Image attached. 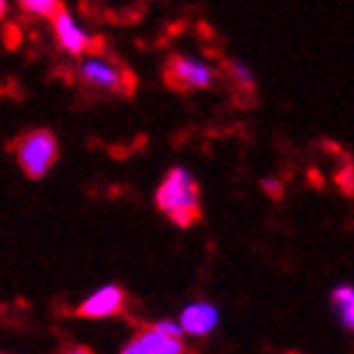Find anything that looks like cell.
Wrapping results in <instances>:
<instances>
[{"instance_id":"1","label":"cell","mask_w":354,"mask_h":354,"mask_svg":"<svg viewBox=\"0 0 354 354\" xmlns=\"http://www.w3.org/2000/svg\"><path fill=\"white\" fill-rule=\"evenodd\" d=\"M157 208L169 216L177 226H190L201 218V187L195 177L183 167L169 169L167 177L157 187Z\"/></svg>"},{"instance_id":"2","label":"cell","mask_w":354,"mask_h":354,"mask_svg":"<svg viewBox=\"0 0 354 354\" xmlns=\"http://www.w3.org/2000/svg\"><path fill=\"white\" fill-rule=\"evenodd\" d=\"M77 77L90 88L103 90V93H118V95H131L136 88L133 72L124 62H118L113 57H103V54L82 59L77 67Z\"/></svg>"},{"instance_id":"3","label":"cell","mask_w":354,"mask_h":354,"mask_svg":"<svg viewBox=\"0 0 354 354\" xmlns=\"http://www.w3.org/2000/svg\"><path fill=\"white\" fill-rule=\"evenodd\" d=\"M13 154H16L21 169L28 177L39 180L52 169L54 160H57V139L52 131H44V129L28 131L13 144Z\"/></svg>"},{"instance_id":"4","label":"cell","mask_w":354,"mask_h":354,"mask_svg":"<svg viewBox=\"0 0 354 354\" xmlns=\"http://www.w3.org/2000/svg\"><path fill=\"white\" fill-rule=\"evenodd\" d=\"M180 326L172 321L144 324L121 354H183Z\"/></svg>"},{"instance_id":"5","label":"cell","mask_w":354,"mask_h":354,"mask_svg":"<svg viewBox=\"0 0 354 354\" xmlns=\"http://www.w3.org/2000/svg\"><path fill=\"white\" fill-rule=\"evenodd\" d=\"M165 80H167V85L172 90L187 93V90L211 88L213 80H216V72H213L208 64L198 62V59L175 54V57H169L167 64H165Z\"/></svg>"},{"instance_id":"6","label":"cell","mask_w":354,"mask_h":354,"mask_svg":"<svg viewBox=\"0 0 354 354\" xmlns=\"http://www.w3.org/2000/svg\"><path fill=\"white\" fill-rule=\"evenodd\" d=\"M52 26H54V36H57V41L62 46L64 52L75 54V57H80V54H100L103 49V41L97 39V36H90L85 34L77 24H75V18L67 13V8H62L57 16L52 18Z\"/></svg>"},{"instance_id":"7","label":"cell","mask_w":354,"mask_h":354,"mask_svg":"<svg viewBox=\"0 0 354 354\" xmlns=\"http://www.w3.org/2000/svg\"><path fill=\"white\" fill-rule=\"evenodd\" d=\"M126 306V292L118 285H106L97 292H93L88 301H82V306L75 313L82 319H108V316H118Z\"/></svg>"},{"instance_id":"8","label":"cell","mask_w":354,"mask_h":354,"mask_svg":"<svg viewBox=\"0 0 354 354\" xmlns=\"http://www.w3.org/2000/svg\"><path fill=\"white\" fill-rule=\"evenodd\" d=\"M218 324V313L208 303H195L183 310L180 319V331H190V334H208L213 326Z\"/></svg>"},{"instance_id":"9","label":"cell","mask_w":354,"mask_h":354,"mask_svg":"<svg viewBox=\"0 0 354 354\" xmlns=\"http://www.w3.org/2000/svg\"><path fill=\"white\" fill-rule=\"evenodd\" d=\"M334 308H337L342 324H344L346 328H352V324H354V290L349 288V285L334 290Z\"/></svg>"},{"instance_id":"10","label":"cell","mask_w":354,"mask_h":354,"mask_svg":"<svg viewBox=\"0 0 354 354\" xmlns=\"http://www.w3.org/2000/svg\"><path fill=\"white\" fill-rule=\"evenodd\" d=\"M226 72H229V80L234 85V90L239 95H254V77L249 75V70L239 62H229L226 64Z\"/></svg>"},{"instance_id":"11","label":"cell","mask_w":354,"mask_h":354,"mask_svg":"<svg viewBox=\"0 0 354 354\" xmlns=\"http://www.w3.org/2000/svg\"><path fill=\"white\" fill-rule=\"evenodd\" d=\"M64 6L57 0H21V10H26L28 16L39 18H54Z\"/></svg>"},{"instance_id":"12","label":"cell","mask_w":354,"mask_h":354,"mask_svg":"<svg viewBox=\"0 0 354 354\" xmlns=\"http://www.w3.org/2000/svg\"><path fill=\"white\" fill-rule=\"evenodd\" d=\"M64 354H90V349H85V346H72V349H67Z\"/></svg>"},{"instance_id":"13","label":"cell","mask_w":354,"mask_h":354,"mask_svg":"<svg viewBox=\"0 0 354 354\" xmlns=\"http://www.w3.org/2000/svg\"><path fill=\"white\" fill-rule=\"evenodd\" d=\"M6 8H8V6H6V3H3V0H0V18L6 16Z\"/></svg>"}]
</instances>
